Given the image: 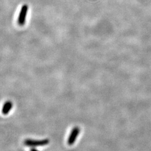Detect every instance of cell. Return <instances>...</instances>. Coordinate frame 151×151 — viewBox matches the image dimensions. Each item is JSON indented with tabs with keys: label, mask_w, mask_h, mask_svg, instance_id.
I'll return each mask as SVG.
<instances>
[{
	"label": "cell",
	"mask_w": 151,
	"mask_h": 151,
	"mask_svg": "<svg viewBox=\"0 0 151 151\" xmlns=\"http://www.w3.org/2000/svg\"><path fill=\"white\" fill-rule=\"evenodd\" d=\"M49 143V140L44 139L42 140H35L32 139H27L24 141V145L27 147H37L46 146Z\"/></svg>",
	"instance_id": "6da1fadb"
},
{
	"label": "cell",
	"mask_w": 151,
	"mask_h": 151,
	"mask_svg": "<svg viewBox=\"0 0 151 151\" xmlns=\"http://www.w3.org/2000/svg\"><path fill=\"white\" fill-rule=\"evenodd\" d=\"M28 9L29 7L27 5H24L22 6L17 19V22L19 25L23 26L25 24Z\"/></svg>",
	"instance_id": "7a4b0ae2"
},
{
	"label": "cell",
	"mask_w": 151,
	"mask_h": 151,
	"mask_svg": "<svg viewBox=\"0 0 151 151\" xmlns=\"http://www.w3.org/2000/svg\"><path fill=\"white\" fill-rule=\"evenodd\" d=\"M80 133V129L78 127H75L72 129L67 140V143L68 145L72 146L75 143Z\"/></svg>",
	"instance_id": "3957f363"
},
{
	"label": "cell",
	"mask_w": 151,
	"mask_h": 151,
	"mask_svg": "<svg viewBox=\"0 0 151 151\" xmlns=\"http://www.w3.org/2000/svg\"><path fill=\"white\" fill-rule=\"evenodd\" d=\"M13 106V104L11 101H7L4 104L2 109V113L4 115H7L9 113Z\"/></svg>",
	"instance_id": "277c9868"
},
{
	"label": "cell",
	"mask_w": 151,
	"mask_h": 151,
	"mask_svg": "<svg viewBox=\"0 0 151 151\" xmlns=\"http://www.w3.org/2000/svg\"><path fill=\"white\" fill-rule=\"evenodd\" d=\"M30 151H39L37 150L35 147H32V148L30 149Z\"/></svg>",
	"instance_id": "5b68a950"
}]
</instances>
